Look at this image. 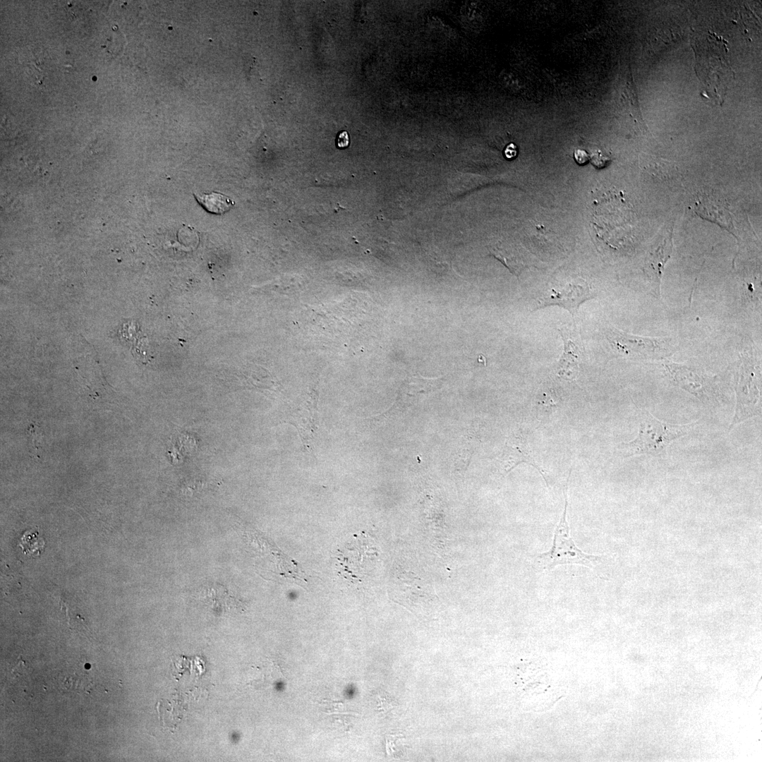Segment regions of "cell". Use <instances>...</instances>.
Here are the masks:
<instances>
[{"mask_svg": "<svg viewBox=\"0 0 762 762\" xmlns=\"http://www.w3.org/2000/svg\"><path fill=\"white\" fill-rule=\"evenodd\" d=\"M632 215L622 194L609 190L593 200L590 222L597 237L612 245L630 232Z\"/></svg>", "mask_w": 762, "mask_h": 762, "instance_id": "cell-1", "label": "cell"}, {"mask_svg": "<svg viewBox=\"0 0 762 762\" xmlns=\"http://www.w3.org/2000/svg\"><path fill=\"white\" fill-rule=\"evenodd\" d=\"M641 423L639 434L634 440L622 443L621 452L624 456L638 454L657 455L665 452L675 440L684 435L694 423L672 425L662 422L646 411Z\"/></svg>", "mask_w": 762, "mask_h": 762, "instance_id": "cell-2", "label": "cell"}, {"mask_svg": "<svg viewBox=\"0 0 762 762\" xmlns=\"http://www.w3.org/2000/svg\"><path fill=\"white\" fill-rule=\"evenodd\" d=\"M572 469L569 471L564 488V507L560 522L557 524L551 550L548 552L538 555L535 564L543 570H550L558 564H579L593 567L599 560V557L583 553L577 548L569 536V527L567 520V488Z\"/></svg>", "mask_w": 762, "mask_h": 762, "instance_id": "cell-3", "label": "cell"}, {"mask_svg": "<svg viewBox=\"0 0 762 762\" xmlns=\"http://www.w3.org/2000/svg\"><path fill=\"white\" fill-rule=\"evenodd\" d=\"M612 350L618 355L645 358H661L673 350L667 339L633 335L615 327L605 331Z\"/></svg>", "mask_w": 762, "mask_h": 762, "instance_id": "cell-4", "label": "cell"}, {"mask_svg": "<svg viewBox=\"0 0 762 762\" xmlns=\"http://www.w3.org/2000/svg\"><path fill=\"white\" fill-rule=\"evenodd\" d=\"M593 298L587 282L580 277L552 285L538 298L536 309L549 306H559L576 315L579 306Z\"/></svg>", "mask_w": 762, "mask_h": 762, "instance_id": "cell-5", "label": "cell"}, {"mask_svg": "<svg viewBox=\"0 0 762 762\" xmlns=\"http://www.w3.org/2000/svg\"><path fill=\"white\" fill-rule=\"evenodd\" d=\"M367 537L354 536L338 551L339 572L349 581L361 580L366 574L368 560L371 557V548Z\"/></svg>", "mask_w": 762, "mask_h": 762, "instance_id": "cell-6", "label": "cell"}, {"mask_svg": "<svg viewBox=\"0 0 762 762\" xmlns=\"http://www.w3.org/2000/svg\"><path fill=\"white\" fill-rule=\"evenodd\" d=\"M694 210L702 218L712 221L734 234L732 214L727 202L706 193H698Z\"/></svg>", "mask_w": 762, "mask_h": 762, "instance_id": "cell-7", "label": "cell"}, {"mask_svg": "<svg viewBox=\"0 0 762 762\" xmlns=\"http://www.w3.org/2000/svg\"><path fill=\"white\" fill-rule=\"evenodd\" d=\"M563 340L564 349L557 365L558 375L565 380H574L579 371V363L583 355V346L567 329H560Z\"/></svg>", "mask_w": 762, "mask_h": 762, "instance_id": "cell-8", "label": "cell"}, {"mask_svg": "<svg viewBox=\"0 0 762 762\" xmlns=\"http://www.w3.org/2000/svg\"><path fill=\"white\" fill-rule=\"evenodd\" d=\"M292 416L291 424L298 430L303 445L310 449L317 430L318 411L316 400L305 404Z\"/></svg>", "mask_w": 762, "mask_h": 762, "instance_id": "cell-9", "label": "cell"}, {"mask_svg": "<svg viewBox=\"0 0 762 762\" xmlns=\"http://www.w3.org/2000/svg\"><path fill=\"white\" fill-rule=\"evenodd\" d=\"M497 461L500 462V468L504 474L508 473L519 464L523 462L528 464L539 471L547 485H548L546 473L543 468L539 467L528 452L523 450L519 446L510 445L506 443L502 453L498 456Z\"/></svg>", "mask_w": 762, "mask_h": 762, "instance_id": "cell-10", "label": "cell"}, {"mask_svg": "<svg viewBox=\"0 0 762 762\" xmlns=\"http://www.w3.org/2000/svg\"><path fill=\"white\" fill-rule=\"evenodd\" d=\"M671 250L672 241L671 234H670L667 237L664 238V241L660 242L656 250L651 254L650 266L653 271V289L658 295L660 294L659 286L663 270L666 261L670 258Z\"/></svg>", "mask_w": 762, "mask_h": 762, "instance_id": "cell-11", "label": "cell"}, {"mask_svg": "<svg viewBox=\"0 0 762 762\" xmlns=\"http://www.w3.org/2000/svg\"><path fill=\"white\" fill-rule=\"evenodd\" d=\"M194 196L206 211L215 214H222L229 211L235 204L229 196L220 192L194 193Z\"/></svg>", "mask_w": 762, "mask_h": 762, "instance_id": "cell-12", "label": "cell"}, {"mask_svg": "<svg viewBox=\"0 0 762 762\" xmlns=\"http://www.w3.org/2000/svg\"><path fill=\"white\" fill-rule=\"evenodd\" d=\"M19 546L25 555L35 557L44 551L45 540L40 536L38 528L35 531L30 529L22 535Z\"/></svg>", "mask_w": 762, "mask_h": 762, "instance_id": "cell-13", "label": "cell"}, {"mask_svg": "<svg viewBox=\"0 0 762 762\" xmlns=\"http://www.w3.org/2000/svg\"><path fill=\"white\" fill-rule=\"evenodd\" d=\"M647 168L651 175L662 179H670L677 172V167L674 164L663 159H653V157H651V162Z\"/></svg>", "mask_w": 762, "mask_h": 762, "instance_id": "cell-14", "label": "cell"}, {"mask_svg": "<svg viewBox=\"0 0 762 762\" xmlns=\"http://www.w3.org/2000/svg\"><path fill=\"white\" fill-rule=\"evenodd\" d=\"M28 431L29 440L30 442L32 449H34L35 450L36 456H37V453L38 452L42 438L40 429L37 425L32 423L30 425Z\"/></svg>", "mask_w": 762, "mask_h": 762, "instance_id": "cell-15", "label": "cell"}, {"mask_svg": "<svg viewBox=\"0 0 762 762\" xmlns=\"http://www.w3.org/2000/svg\"><path fill=\"white\" fill-rule=\"evenodd\" d=\"M336 145L339 148H345L349 146L350 143L349 135L347 131H340L336 138Z\"/></svg>", "mask_w": 762, "mask_h": 762, "instance_id": "cell-16", "label": "cell"}, {"mask_svg": "<svg viewBox=\"0 0 762 762\" xmlns=\"http://www.w3.org/2000/svg\"><path fill=\"white\" fill-rule=\"evenodd\" d=\"M593 164L599 168H602L606 164V162L609 161V159L604 156L600 151L592 154L591 156Z\"/></svg>", "mask_w": 762, "mask_h": 762, "instance_id": "cell-17", "label": "cell"}, {"mask_svg": "<svg viewBox=\"0 0 762 762\" xmlns=\"http://www.w3.org/2000/svg\"><path fill=\"white\" fill-rule=\"evenodd\" d=\"M574 157L576 162L579 164H585L590 159V156L588 152L581 149H576L574 152Z\"/></svg>", "mask_w": 762, "mask_h": 762, "instance_id": "cell-18", "label": "cell"}, {"mask_svg": "<svg viewBox=\"0 0 762 762\" xmlns=\"http://www.w3.org/2000/svg\"><path fill=\"white\" fill-rule=\"evenodd\" d=\"M505 154H506V156L507 157H509V158L514 157L516 155V146L514 145L513 144H511L509 146H507V147L506 149V151H505Z\"/></svg>", "mask_w": 762, "mask_h": 762, "instance_id": "cell-19", "label": "cell"}]
</instances>
